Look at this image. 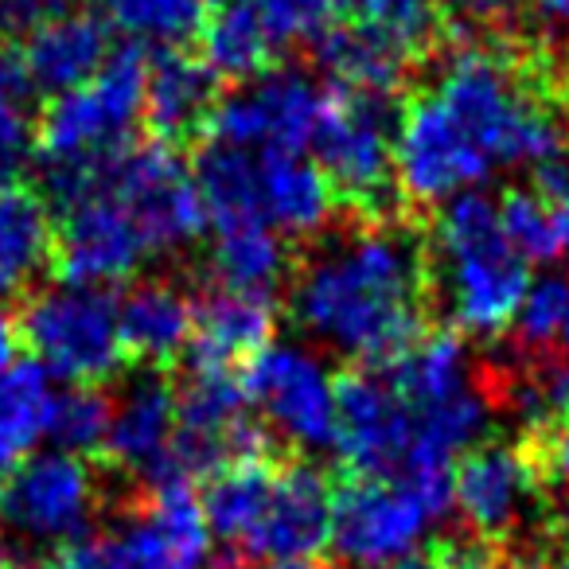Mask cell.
<instances>
[{"label": "cell", "mask_w": 569, "mask_h": 569, "mask_svg": "<svg viewBox=\"0 0 569 569\" xmlns=\"http://www.w3.org/2000/svg\"><path fill=\"white\" fill-rule=\"evenodd\" d=\"M253 9L261 12L269 36L284 48L293 40H320L328 28L340 24L343 0H253Z\"/></svg>", "instance_id": "cell-36"}, {"label": "cell", "mask_w": 569, "mask_h": 569, "mask_svg": "<svg viewBox=\"0 0 569 569\" xmlns=\"http://www.w3.org/2000/svg\"><path fill=\"white\" fill-rule=\"evenodd\" d=\"M144 82L149 56L141 43H126L113 48L87 87L67 90L40 110L32 152L59 207L102 188L118 160L133 149V133L144 118Z\"/></svg>", "instance_id": "cell-2"}, {"label": "cell", "mask_w": 569, "mask_h": 569, "mask_svg": "<svg viewBox=\"0 0 569 569\" xmlns=\"http://www.w3.org/2000/svg\"><path fill=\"white\" fill-rule=\"evenodd\" d=\"M395 172L402 203L433 207L465 196L496 168L449 118V110L429 90H421L398 113Z\"/></svg>", "instance_id": "cell-9"}, {"label": "cell", "mask_w": 569, "mask_h": 569, "mask_svg": "<svg viewBox=\"0 0 569 569\" xmlns=\"http://www.w3.org/2000/svg\"><path fill=\"white\" fill-rule=\"evenodd\" d=\"M499 222H503V234L515 250L527 261H558L566 253L558 230V214L546 203L542 196L527 188H507L499 199Z\"/></svg>", "instance_id": "cell-34"}, {"label": "cell", "mask_w": 569, "mask_h": 569, "mask_svg": "<svg viewBox=\"0 0 569 569\" xmlns=\"http://www.w3.org/2000/svg\"><path fill=\"white\" fill-rule=\"evenodd\" d=\"M561 348H566V356H569V325L561 328Z\"/></svg>", "instance_id": "cell-45"}, {"label": "cell", "mask_w": 569, "mask_h": 569, "mask_svg": "<svg viewBox=\"0 0 569 569\" xmlns=\"http://www.w3.org/2000/svg\"><path fill=\"white\" fill-rule=\"evenodd\" d=\"M106 183L133 219L149 253L183 250L211 222L196 176L183 168V160L172 149H160V144L129 149Z\"/></svg>", "instance_id": "cell-12"}, {"label": "cell", "mask_w": 569, "mask_h": 569, "mask_svg": "<svg viewBox=\"0 0 569 569\" xmlns=\"http://www.w3.org/2000/svg\"><path fill=\"white\" fill-rule=\"evenodd\" d=\"M28 94L32 87L17 51H0V183L12 180L36 149V113Z\"/></svg>", "instance_id": "cell-33"}, {"label": "cell", "mask_w": 569, "mask_h": 569, "mask_svg": "<svg viewBox=\"0 0 569 569\" xmlns=\"http://www.w3.org/2000/svg\"><path fill=\"white\" fill-rule=\"evenodd\" d=\"M211 0H106L110 24L133 40L157 43H183L188 36H199L207 20Z\"/></svg>", "instance_id": "cell-32"}, {"label": "cell", "mask_w": 569, "mask_h": 569, "mask_svg": "<svg viewBox=\"0 0 569 569\" xmlns=\"http://www.w3.org/2000/svg\"><path fill=\"white\" fill-rule=\"evenodd\" d=\"M110 421H113L110 395H102L98 387H67L51 398L48 437L56 445V452L87 460L94 452H106Z\"/></svg>", "instance_id": "cell-31"}, {"label": "cell", "mask_w": 569, "mask_h": 569, "mask_svg": "<svg viewBox=\"0 0 569 569\" xmlns=\"http://www.w3.org/2000/svg\"><path fill=\"white\" fill-rule=\"evenodd\" d=\"M317 43V63L320 71L332 79V87L359 90V94L390 98L395 90H402V82L410 79L418 59L410 51H402L398 43H390L387 36L371 32L363 24H336L328 28Z\"/></svg>", "instance_id": "cell-25"}, {"label": "cell", "mask_w": 569, "mask_h": 569, "mask_svg": "<svg viewBox=\"0 0 569 569\" xmlns=\"http://www.w3.org/2000/svg\"><path fill=\"white\" fill-rule=\"evenodd\" d=\"M569 325V277L550 273L530 281L519 312H515V340L527 351H546L561 340V328Z\"/></svg>", "instance_id": "cell-35"}, {"label": "cell", "mask_w": 569, "mask_h": 569, "mask_svg": "<svg viewBox=\"0 0 569 569\" xmlns=\"http://www.w3.org/2000/svg\"><path fill=\"white\" fill-rule=\"evenodd\" d=\"M219 106V79L199 56L183 48H164L149 59L144 82V129L160 149H191L211 129Z\"/></svg>", "instance_id": "cell-17"}, {"label": "cell", "mask_w": 569, "mask_h": 569, "mask_svg": "<svg viewBox=\"0 0 569 569\" xmlns=\"http://www.w3.org/2000/svg\"><path fill=\"white\" fill-rule=\"evenodd\" d=\"M277 328V305L261 297L211 289L196 301L188 340V363L199 375H238L258 351L269 348Z\"/></svg>", "instance_id": "cell-18"}, {"label": "cell", "mask_w": 569, "mask_h": 569, "mask_svg": "<svg viewBox=\"0 0 569 569\" xmlns=\"http://www.w3.org/2000/svg\"><path fill=\"white\" fill-rule=\"evenodd\" d=\"M522 9V0H437V12L449 17L445 36H472L488 32V28H507L515 20V12Z\"/></svg>", "instance_id": "cell-37"}, {"label": "cell", "mask_w": 569, "mask_h": 569, "mask_svg": "<svg viewBox=\"0 0 569 569\" xmlns=\"http://www.w3.org/2000/svg\"><path fill=\"white\" fill-rule=\"evenodd\" d=\"M24 343L40 356L48 375L71 387H98L126 371L129 356L121 343L118 301L106 289H48L32 297L20 317Z\"/></svg>", "instance_id": "cell-6"}, {"label": "cell", "mask_w": 569, "mask_h": 569, "mask_svg": "<svg viewBox=\"0 0 569 569\" xmlns=\"http://www.w3.org/2000/svg\"><path fill=\"white\" fill-rule=\"evenodd\" d=\"M522 445H527L530 460H535L542 488H558L569 496V421L550 429H535V433H527Z\"/></svg>", "instance_id": "cell-38"}, {"label": "cell", "mask_w": 569, "mask_h": 569, "mask_svg": "<svg viewBox=\"0 0 569 569\" xmlns=\"http://www.w3.org/2000/svg\"><path fill=\"white\" fill-rule=\"evenodd\" d=\"M336 191L317 160L301 152H258V180H253V211L277 234H317L332 222Z\"/></svg>", "instance_id": "cell-21"}, {"label": "cell", "mask_w": 569, "mask_h": 569, "mask_svg": "<svg viewBox=\"0 0 569 569\" xmlns=\"http://www.w3.org/2000/svg\"><path fill=\"white\" fill-rule=\"evenodd\" d=\"M9 566V550H4V538H0V569Z\"/></svg>", "instance_id": "cell-44"}, {"label": "cell", "mask_w": 569, "mask_h": 569, "mask_svg": "<svg viewBox=\"0 0 569 569\" xmlns=\"http://www.w3.org/2000/svg\"><path fill=\"white\" fill-rule=\"evenodd\" d=\"M56 261V222L32 183H0V301L24 297Z\"/></svg>", "instance_id": "cell-22"}, {"label": "cell", "mask_w": 569, "mask_h": 569, "mask_svg": "<svg viewBox=\"0 0 569 569\" xmlns=\"http://www.w3.org/2000/svg\"><path fill=\"white\" fill-rule=\"evenodd\" d=\"M429 293L460 336H503L530 289V261L507 242L499 207L480 191L449 199L429 230Z\"/></svg>", "instance_id": "cell-3"}, {"label": "cell", "mask_w": 569, "mask_h": 569, "mask_svg": "<svg viewBox=\"0 0 569 569\" xmlns=\"http://www.w3.org/2000/svg\"><path fill=\"white\" fill-rule=\"evenodd\" d=\"M277 460H281V452L258 460H238V465H227L214 476H207L203 491H199V503H203L211 535H219L222 542L246 550V542L258 530L261 511H266Z\"/></svg>", "instance_id": "cell-28"}, {"label": "cell", "mask_w": 569, "mask_h": 569, "mask_svg": "<svg viewBox=\"0 0 569 569\" xmlns=\"http://www.w3.org/2000/svg\"><path fill=\"white\" fill-rule=\"evenodd\" d=\"M110 56V24L90 9L71 12V17L51 20V24L28 32L17 51L28 87L43 90L51 98L87 87Z\"/></svg>", "instance_id": "cell-20"}, {"label": "cell", "mask_w": 569, "mask_h": 569, "mask_svg": "<svg viewBox=\"0 0 569 569\" xmlns=\"http://www.w3.org/2000/svg\"><path fill=\"white\" fill-rule=\"evenodd\" d=\"M196 301H188L172 281H141L118 301L121 343L129 363H144L149 371H164L188 348Z\"/></svg>", "instance_id": "cell-23"}, {"label": "cell", "mask_w": 569, "mask_h": 569, "mask_svg": "<svg viewBox=\"0 0 569 569\" xmlns=\"http://www.w3.org/2000/svg\"><path fill=\"white\" fill-rule=\"evenodd\" d=\"M343 17H351V24L387 36L390 43L410 51L418 63L445 36L437 0H343Z\"/></svg>", "instance_id": "cell-30"}, {"label": "cell", "mask_w": 569, "mask_h": 569, "mask_svg": "<svg viewBox=\"0 0 569 569\" xmlns=\"http://www.w3.org/2000/svg\"><path fill=\"white\" fill-rule=\"evenodd\" d=\"M293 269L297 266L289 258L284 238L269 230L266 222L214 227L211 258H207V273H211L214 289L277 301L284 281H293Z\"/></svg>", "instance_id": "cell-24"}, {"label": "cell", "mask_w": 569, "mask_h": 569, "mask_svg": "<svg viewBox=\"0 0 569 569\" xmlns=\"http://www.w3.org/2000/svg\"><path fill=\"white\" fill-rule=\"evenodd\" d=\"M429 522V507L398 476H348L336 488L332 546L359 569H387L418 550Z\"/></svg>", "instance_id": "cell-11"}, {"label": "cell", "mask_w": 569, "mask_h": 569, "mask_svg": "<svg viewBox=\"0 0 569 569\" xmlns=\"http://www.w3.org/2000/svg\"><path fill=\"white\" fill-rule=\"evenodd\" d=\"M0 32H4V0H0Z\"/></svg>", "instance_id": "cell-46"}, {"label": "cell", "mask_w": 569, "mask_h": 569, "mask_svg": "<svg viewBox=\"0 0 569 569\" xmlns=\"http://www.w3.org/2000/svg\"><path fill=\"white\" fill-rule=\"evenodd\" d=\"M20 348H24V328L20 317H12L4 305H0V375L12 371L20 363Z\"/></svg>", "instance_id": "cell-40"}, {"label": "cell", "mask_w": 569, "mask_h": 569, "mask_svg": "<svg viewBox=\"0 0 569 569\" xmlns=\"http://www.w3.org/2000/svg\"><path fill=\"white\" fill-rule=\"evenodd\" d=\"M246 402L293 449H336V379L312 351L269 343L242 367Z\"/></svg>", "instance_id": "cell-10"}, {"label": "cell", "mask_w": 569, "mask_h": 569, "mask_svg": "<svg viewBox=\"0 0 569 569\" xmlns=\"http://www.w3.org/2000/svg\"><path fill=\"white\" fill-rule=\"evenodd\" d=\"M336 452L351 476H398L413 452V410L379 367L336 379Z\"/></svg>", "instance_id": "cell-13"}, {"label": "cell", "mask_w": 569, "mask_h": 569, "mask_svg": "<svg viewBox=\"0 0 569 569\" xmlns=\"http://www.w3.org/2000/svg\"><path fill=\"white\" fill-rule=\"evenodd\" d=\"M538 491L542 480L527 445H480L452 468V507L483 542H503Z\"/></svg>", "instance_id": "cell-16"}, {"label": "cell", "mask_w": 569, "mask_h": 569, "mask_svg": "<svg viewBox=\"0 0 569 569\" xmlns=\"http://www.w3.org/2000/svg\"><path fill=\"white\" fill-rule=\"evenodd\" d=\"M59 211L63 214H59L56 227V261H51V269H56L63 284L110 289V284L133 277L137 266L149 258L133 219L118 203L110 183L87 191L82 199L59 207Z\"/></svg>", "instance_id": "cell-14"}, {"label": "cell", "mask_w": 569, "mask_h": 569, "mask_svg": "<svg viewBox=\"0 0 569 569\" xmlns=\"http://www.w3.org/2000/svg\"><path fill=\"white\" fill-rule=\"evenodd\" d=\"M269 569H332V566H325V561H312V558H305V561H273Z\"/></svg>", "instance_id": "cell-43"}, {"label": "cell", "mask_w": 569, "mask_h": 569, "mask_svg": "<svg viewBox=\"0 0 569 569\" xmlns=\"http://www.w3.org/2000/svg\"><path fill=\"white\" fill-rule=\"evenodd\" d=\"M82 9H87V0H4V32L28 36Z\"/></svg>", "instance_id": "cell-39"}, {"label": "cell", "mask_w": 569, "mask_h": 569, "mask_svg": "<svg viewBox=\"0 0 569 569\" xmlns=\"http://www.w3.org/2000/svg\"><path fill=\"white\" fill-rule=\"evenodd\" d=\"M429 253L406 219L359 222L293 269V320L356 367H387L426 336Z\"/></svg>", "instance_id": "cell-1"}, {"label": "cell", "mask_w": 569, "mask_h": 569, "mask_svg": "<svg viewBox=\"0 0 569 569\" xmlns=\"http://www.w3.org/2000/svg\"><path fill=\"white\" fill-rule=\"evenodd\" d=\"M281 56V43L269 36L253 0H211L207 20L199 28V59L214 71V79L250 82L266 74Z\"/></svg>", "instance_id": "cell-27"}, {"label": "cell", "mask_w": 569, "mask_h": 569, "mask_svg": "<svg viewBox=\"0 0 569 569\" xmlns=\"http://www.w3.org/2000/svg\"><path fill=\"white\" fill-rule=\"evenodd\" d=\"M211 527L191 483L149 488L106 535L63 546L40 569H207Z\"/></svg>", "instance_id": "cell-5"}, {"label": "cell", "mask_w": 569, "mask_h": 569, "mask_svg": "<svg viewBox=\"0 0 569 569\" xmlns=\"http://www.w3.org/2000/svg\"><path fill=\"white\" fill-rule=\"evenodd\" d=\"M379 371L387 375V382L413 413L437 410L472 390V359H468L465 336L457 328L426 332L410 351H402L395 363L379 367Z\"/></svg>", "instance_id": "cell-26"}, {"label": "cell", "mask_w": 569, "mask_h": 569, "mask_svg": "<svg viewBox=\"0 0 569 569\" xmlns=\"http://www.w3.org/2000/svg\"><path fill=\"white\" fill-rule=\"evenodd\" d=\"M98 507H102L98 472L82 457H67V452H43V457L20 460L0 491L4 527L20 538L24 550L40 553H56L87 538Z\"/></svg>", "instance_id": "cell-7"}, {"label": "cell", "mask_w": 569, "mask_h": 569, "mask_svg": "<svg viewBox=\"0 0 569 569\" xmlns=\"http://www.w3.org/2000/svg\"><path fill=\"white\" fill-rule=\"evenodd\" d=\"M535 12L553 28H569V0H530Z\"/></svg>", "instance_id": "cell-42"}, {"label": "cell", "mask_w": 569, "mask_h": 569, "mask_svg": "<svg viewBox=\"0 0 569 569\" xmlns=\"http://www.w3.org/2000/svg\"><path fill=\"white\" fill-rule=\"evenodd\" d=\"M398 113L390 98L359 94V90L328 87L320 118L312 129V152L328 176L336 199L359 222L406 219L402 191L395 172Z\"/></svg>", "instance_id": "cell-4"}, {"label": "cell", "mask_w": 569, "mask_h": 569, "mask_svg": "<svg viewBox=\"0 0 569 569\" xmlns=\"http://www.w3.org/2000/svg\"><path fill=\"white\" fill-rule=\"evenodd\" d=\"M387 569H457V566H452V558H449V546L433 542L429 550L406 553V558H398L395 566H387Z\"/></svg>", "instance_id": "cell-41"}, {"label": "cell", "mask_w": 569, "mask_h": 569, "mask_svg": "<svg viewBox=\"0 0 569 569\" xmlns=\"http://www.w3.org/2000/svg\"><path fill=\"white\" fill-rule=\"evenodd\" d=\"M325 90L301 67H269L214 106L207 141L250 152H301L312 141Z\"/></svg>", "instance_id": "cell-8"}, {"label": "cell", "mask_w": 569, "mask_h": 569, "mask_svg": "<svg viewBox=\"0 0 569 569\" xmlns=\"http://www.w3.org/2000/svg\"><path fill=\"white\" fill-rule=\"evenodd\" d=\"M51 398L56 390L40 363H17L0 375V472H12L48 437Z\"/></svg>", "instance_id": "cell-29"}, {"label": "cell", "mask_w": 569, "mask_h": 569, "mask_svg": "<svg viewBox=\"0 0 569 569\" xmlns=\"http://www.w3.org/2000/svg\"><path fill=\"white\" fill-rule=\"evenodd\" d=\"M332 503L336 488L317 465L281 457L266 511H261L253 538L246 542V553L273 561L317 558L332 542Z\"/></svg>", "instance_id": "cell-15"}, {"label": "cell", "mask_w": 569, "mask_h": 569, "mask_svg": "<svg viewBox=\"0 0 569 569\" xmlns=\"http://www.w3.org/2000/svg\"><path fill=\"white\" fill-rule=\"evenodd\" d=\"M176 429H180V390L164 379V371H149L129 382L126 395L113 402L106 457L152 483L172 452Z\"/></svg>", "instance_id": "cell-19"}]
</instances>
